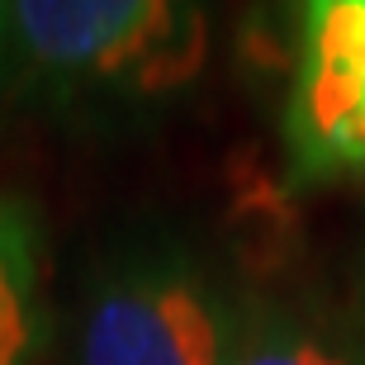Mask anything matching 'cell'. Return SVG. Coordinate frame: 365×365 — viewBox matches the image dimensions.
Here are the masks:
<instances>
[{"instance_id":"1","label":"cell","mask_w":365,"mask_h":365,"mask_svg":"<svg viewBox=\"0 0 365 365\" xmlns=\"http://www.w3.org/2000/svg\"><path fill=\"white\" fill-rule=\"evenodd\" d=\"M200 62V0H0V109L152 100Z\"/></svg>"},{"instance_id":"2","label":"cell","mask_w":365,"mask_h":365,"mask_svg":"<svg viewBox=\"0 0 365 365\" xmlns=\"http://www.w3.org/2000/svg\"><path fill=\"white\" fill-rule=\"evenodd\" d=\"M242 309L185 252H133L86 299L81 365H228Z\"/></svg>"},{"instance_id":"3","label":"cell","mask_w":365,"mask_h":365,"mask_svg":"<svg viewBox=\"0 0 365 365\" xmlns=\"http://www.w3.org/2000/svg\"><path fill=\"white\" fill-rule=\"evenodd\" d=\"M289 148L309 176L365 171V0H304Z\"/></svg>"},{"instance_id":"4","label":"cell","mask_w":365,"mask_h":365,"mask_svg":"<svg viewBox=\"0 0 365 365\" xmlns=\"http://www.w3.org/2000/svg\"><path fill=\"white\" fill-rule=\"evenodd\" d=\"M43 341V228L34 204L0 190V365H29Z\"/></svg>"},{"instance_id":"5","label":"cell","mask_w":365,"mask_h":365,"mask_svg":"<svg viewBox=\"0 0 365 365\" xmlns=\"http://www.w3.org/2000/svg\"><path fill=\"white\" fill-rule=\"evenodd\" d=\"M228 365H365V346L284 304H242Z\"/></svg>"}]
</instances>
